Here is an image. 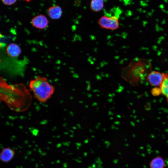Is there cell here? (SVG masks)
Segmentation results:
<instances>
[{
	"label": "cell",
	"instance_id": "3957f363",
	"mask_svg": "<svg viewBox=\"0 0 168 168\" xmlns=\"http://www.w3.org/2000/svg\"><path fill=\"white\" fill-rule=\"evenodd\" d=\"M131 61L122 70V77L134 85H137L139 82L147 77L150 68H144L143 65L146 62L144 61Z\"/></svg>",
	"mask_w": 168,
	"mask_h": 168
},
{
	"label": "cell",
	"instance_id": "5bb4252c",
	"mask_svg": "<svg viewBox=\"0 0 168 168\" xmlns=\"http://www.w3.org/2000/svg\"><path fill=\"white\" fill-rule=\"evenodd\" d=\"M2 2L6 5H11L15 4L17 0H1Z\"/></svg>",
	"mask_w": 168,
	"mask_h": 168
},
{
	"label": "cell",
	"instance_id": "52a82bcc",
	"mask_svg": "<svg viewBox=\"0 0 168 168\" xmlns=\"http://www.w3.org/2000/svg\"><path fill=\"white\" fill-rule=\"evenodd\" d=\"M15 153L14 151L10 148H4L1 152L0 160L3 162H8L13 158Z\"/></svg>",
	"mask_w": 168,
	"mask_h": 168
},
{
	"label": "cell",
	"instance_id": "8992f818",
	"mask_svg": "<svg viewBox=\"0 0 168 168\" xmlns=\"http://www.w3.org/2000/svg\"><path fill=\"white\" fill-rule=\"evenodd\" d=\"M31 23L32 25L35 28L43 29L47 27L49 21L45 15L40 14L33 17Z\"/></svg>",
	"mask_w": 168,
	"mask_h": 168
},
{
	"label": "cell",
	"instance_id": "ba28073f",
	"mask_svg": "<svg viewBox=\"0 0 168 168\" xmlns=\"http://www.w3.org/2000/svg\"><path fill=\"white\" fill-rule=\"evenodd\" d=\"M63 13L61 7L57 5L50 7L48 9L47 14L51 19L56 20L59 19Z\"/></svg>",
	"mask_w": 168,
	"mask_h": 168
},
{
	"label": "cell",
	"instance_id": "9a60e30c",
	"mask_svg": "<svg viewBox=\"0 0 168 168\" xmlns=\"http://www.w3.org/2000/svg\"><path fill=\"white\" fill-rule=\"evenodd\" d=\"M21 0L25 1L27 2H30L31 0Z\"/></svg>",
	"mask_w": 168,
	"mask_h": 168
},
{
	"label": "cell",
	"instance_id": "7c38bea8",
	"mask_svg": "<svg viewBox=\"0 0 168 168\" xmlns=\"http://www.w3.org/2000/svg\"><path fill=\"white\" fill-rule=\"evenodd\" d=\"M159 87L161 93L166 97L168 103V72L164 73V78Z\"/></svg>",
	"mask_w": 168,
	"mask_h": 168
},
{
	"label": "cell",
	"instance_id": "4fadbf2b",
	"mask_svg": "<svg viewBox=\"0 0 168 168\" xmlns=\"http://www.w3.org/2000/svg\"><path fill=\"white\" fill-rule=\"evenodd\" d=\"M151 93L154 96H158L161 93V90L160 87H155L151 90Z\"/></svg>",
	"mask_w": 168,
	"mask_h": 168
},
{
	"label": "cell",
	"instance_id": "9c48e42d",
	"mask_svg": "<svg viewBox=\"0 0 168 168\" xmlns=\"http://www.w3.org/2000/svg\"><path fill=\"white\" fill-rule=\"evenodd\" d=\"M6 51L7 54L13 58L18 56L21 52L20 46L17 44L14 43L8 44L6 48Z\"/></svg>",
	"mask_w": 168,
	"mask_h": 168
},
{
	"label": "cell",
	"instance_id": "5b68a950",
	"mask_svg": "<svg viewBox=\"0 0 168 168\" xmlns=\"http://www.w3.org/2000/svg\"><path fill=\"white\" fill-rule=\"evenodd\" d=\"M164 77V73L156 71H151L147 75L146 79L152 86H160Z\"/></svg>",
	"mask_w": 168,
	"mask_h": 168
},
{
	"label": "cell",
	"instance_id": "30bf717a",
	"mask_svg": "<svg viewBox=\"0 0 168 168\" xmlns=\"http://www.w3.org/2000/svg\"><path fill=\"white\" fill-rule=\"evenodd\" d=\"M166 163L162 157L157 156L153 158L150 162V168H164Z\"/></svg>",
	"mask_w": 168,
	"mask_h": 168
},
{
	"label": "cell",
	"instance_id": "6da1fadb",
	"mask_svg": "<svg viewBox=\"0 0 168 168\" xmlns=\"http://www.w3.org/2000/svg\"><path fill=\"white\" fill-rule=\"evenodd\" d=\"M0 79L1 100L16 112L27 110L31 103L32 97L25 86L21 83L9 85L2 77Z\"/></svg>",
	"mask_w": 168,
	"mask_h": 168
},
{
	"label": "cell",
	"instance_id": "7a4b0ae2",
	"mask_svg": "<svg viewBox=\"0 0 168 168\" xmlns=\"http://www.w3.org/2000/svg\"><path fill=\"white\" fill-rule=\"evenodd\" d=\"M29 86L35 98L42 103H45L49 99L55 90L54 86L50 84L44 77H37L30 81Z\"/></svg>",
	"mask_w": 168,
	"mask_h": 168
},
{
	"label": "cell",
	"instance_id": "277c9868",
	"mask_svg": "<svg viewBox=\"0 0 168 168\" xmlns=\"http://www.w3.org/2000/svg\"><path fill=\"white\" fill-rule=\"evenodd\" d=\"M98 22L100 28L106 30H115L119 26L118 18L114 15L111 16H102L99 19Z\"/></svg>",
	"mask_w": 168,
	"mask_h": 168
},
{
	"label": "cell",
	"instance_id": "8fae6325",
	"mask_svg": "<svg viewBox=\"0 0 168 168\" xmlns=\"http://www.w3.org/2000/svg\"><path fill=\"white\" fill-rule=\"evenodd\" d=\"M104 0H91L90 8L92 11L98 12L100 11L104 7Z\"/></svg>",
	"mask_w": 168,
	"mask_h": 168
}]
</instances>
